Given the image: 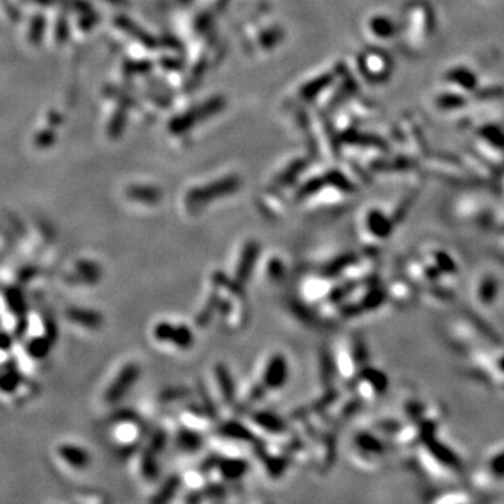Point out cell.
Listing matches in <instances>:
<instances>
[{
	"mask_svg": "<svg viewBox=\"0 0 504 504\" xmlns=\"http://www.w3.org/2000/svg\"><path fill=\"white\" fill-rule=\"evenodd\" d=\"M472 485L488 493L504 483V441L492 446L481 458L479 465L472 470Z\"/></svg>",
	"mask_w": 504,
	"mask_h": 504,
	"instance_id": "cell-1",
	"label": "cell"
},
{
	"mask_svg": "<svg viewBox=\"0 0 504 504\" xmlns=\"http://www.w3.org/2000/svg\"><path fill=\"white\" fill-rule=\"evenodd\" d=\"M153 335L157 340L170 342L179 349H189L194 344V333L185 325L174 327L170 323H160L154 327Z\"/></svg>",
	"mask_w": 504,
	"mask_h": 504,
	"instance_id": "cell-2",
	"label": "cell"
},
{
	"mask_svg": "<svg viewBox=\"0 0 504 504\" xmlns=\"http://www.w3.org/2000/svg\"><path fill=\"white\" fill-rule=\"evenodd\" d=\"M288 363L281 355H275L269 362L264 373V387L265 390H276L285 386L288 380Z\"/></svg>",
	"mask_w": 504,
	"mask_h": 504,
	"instance_id": "cell-3",
	"label": "cell"
},
{
	"mask_svg": "<svg viewBox=\"0 0 504 504\" xmlns=\"http://www.w3.org/2000/svg\"><path fill=\"white\" fill-rule=\"evenodd\" d=\"M260 257V245L254 241H249L245 244L241 257L237 265V272H236V281L238 285H245L248 281V279L252 275V270L255 268L257 264V258Z\"/></svg>",
	"mask_w": 504,
	"mask_h": 504,
	"instance_id": "cell-4",
	"label": "cell"
},
{
	"mask_svg": "<svg viewBox=\"0 0 504 504\" xmlns=\"http://www.w3.org/2000/svg\"><path fill=\"white\" fill-rule=\"evenodd\" d=\"M139 374H140V367L136 363H131L126 366L122 370V373L118 375L115 384L110 388L108 399L112 402V401L119 399L122 395H125L126 391H128L136 383Z\"/></svg>",
	"mask_w": 504,
	"mask_h": 504,
	"instance_id": "cell-5",
	"label": "cell"
},
{
	"mask_svg": "<svg viewBox=\"0 0 504 504\" xmlns=\"http://www.w3.org/2000/svg\"><path fill=\"white\" fill-rule=\"evenodd\" d=\"M220 472H222V475L226 478V479H230V481H234V479H238L241 478L245 472H247V462L242 461V459H238V458H230V459H220L218 464H217Z\"/></svg>",
	"mask_w": 504,
	"mask_h": 504,
	"instance_id": "cell-6",
	"label": "cell"
},
{
	"mask_svg": "<svg viewBox=\"0 0 504 504\" xmlns=\"http://www.w3.org/2000/svg\"><path fill=\"white\" fill-rule=\"evenodd\" d=\"M356 446L362 451L370 453L373 455H383L386 453V446L383 441L370 433H359L356 436Z\"/></svg>",
	"mask_w": 504,
	"mask_h": 504,
	"instance_id": "cell-7",
	"label": "cell"
},
{
	"mask_svg": "<svg viewBox=\"0 0 504 504\" xmlns=\"http://www.w3.org/2000/svg\"><path fill=\"white\" fill-rule=\"evenodd\" d=\"M216 377H217V383H218L220 391H222L225 399L231 402L234 399V383H233V378H231L229 370L222 364L217 366L216 367Z\"/></svg>",
	"mask_w": 504,
	"mask_h": 504,
	"instance_id": "cell-8",
	"label": "cell"
},
{
	"mask_svg": "<svg viewBox=\"0 0 504 504\" xmlns=\"http://www.w3.org/2000/svg\"><path fill=\"white\" fill-rule=\"evenodd\" d=\"M254 420L257 422V425H260L261 427H264L268 431L272 433H280L285 430V423H283L277 416H275L273 414H266V412H258L254 416Z\"/></svg>",
	"mask_w": 504,
	"mask_h": 504,
	"instance_id": "cell-9",
	"label": "cell"
},
{
	"mask_svg": "<svg viewBox=\"0 0 504 504\" xmlns=\"http://www.w3.org/2000/svg\"><path fill=\"white\" fill-rule=\"evenodd\" d=\"M179 478L178 477H171L166 481V483L162 486V489L157 492V494L153 497V503H166L168 500H171L174 497V494L177 493L178 488H179Z\"/></svg>",
	"mask_w": 504,
	"mask_h": 504,
	"instance_id": "cell-10",
	"label": "cell"
},
{
	"mask_svg": "<svg viewBox=\"0 0 504 504\" xmlns=\"http://www.w3.org/2000/svg\"><path fill=\"white\" fill-rule=\"evenodd\" d=\"M178 443H179V447L182 450L191 453V451L199 450V447L202 444V438H201L199 434H197L192 430H182L178 434Z\"/></svg>",
	"mask_w": 504,
	"mask_h": 504,
	"instance_id": "cell-11",
	"label": "cell"
},
{
	"mask_svg": "<svg viewBox=\"0 0 504 504\" xmlns=\"http://www.w3.org/2000/svg\"><path fill=\"white\" fill-rule=\"evenodd\" d=\"M355 255L353 254H344L342 257H338L336 260L331 261L325 268H324V275L325 276H336L339 275L344 268L351 266L355 262Z\"/></svg>",
	"mask_w": 504,
	"mask_h": 504,
	"instance_id": "cell-12",
	"label": "cell"
},
{
	"mask_svg": "<svg viewBox=\"0 0 504 504\" xmlns=\"http://www.w3.org/2000/svg\"><path fill=\"white\" fill-rule=\"evenodd\" d=\"M157 455L159 454H155L147 449L142 457V472L147 479H154L157 475H159V466H157V459H155Z\"/></svg>",
	"mask_w": 504,
	"mask_h": 504,
	"instance_id": "cell-13",
	"label": "cell"
},
{
	"mask_svg": "<svg viewBox=\"0 0 504 504\" xmlns=\"http://www.w3.org/2000/svg\"><path fill=\"white\" fill-rule=\"evenodd\" d=\"M223 433L233 437V438H238V440H244V441H252L254 440V434H252L248 429L242 427L240 423L236 422H230L223 427Z\"/></svg>",
	"mask_w": 504,
	"mask_h": 504,
	"instance_id": "cell-14",
	"label": "cell"
},
{
	"mask_svg": "<svg viewBox=\"0 0 504 504\" xmlns=\"http://www.w3.org/2000/svg\"><path fill=\"white\" fill-rule=\"evenodd\" d=\"M185 395H186V391H185V390L177 388V390H173V391H166V392L162 395V398H163L164 401H171V399H174V398H182V396H185Z\"/></svg>",
	"mask_w": 504,
	"mask_h": 504,
	"instance_id": "cell-15",
	"label": "cell"
},
{
	"mask_svg": "<svg viewBox=\"0 0 504 504\" xmlns=\"http://www.w3.org/2000/svg\"><path fill=\"white\" fill-rule=\"evenodd\" d=\"M269 269H270L272 276H279V275L283 273V266H281V262H279V261H273L269 265Z\"/></svg>",
	"mask_w": 504,
	"mask_h": 504,
	"instance_id": "cell-16",
	"label": "cell"
}]
</instances>
